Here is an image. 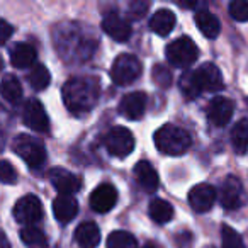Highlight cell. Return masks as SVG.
Here are the masks:
<instances>
[{"instance_id":"obj_1","label":"cell","mask_w":248,"mask_h":248,"mask_svg":"<svg viewBox=\"0 0 248 248\" xmlns=\"http://www.w3.org/2000/svg\"><path fill=\"white\" fill-rule=\"evenodd\" d=\"M62 93L65 106L80 116L92 110L99 100V80L92 77H75L63 85Z\"/></svg>"},{"instance_id":"obj_2","label":"cell","mask_w":248,"mask_h":248,"mask_svg":"<svg viewBox=\"0 0 248 248\" xmlns=\"http://www.w3.org/2000/svg\"><path fill=\"white\" fill-rule=\"evenodd\" d=\"M190 143H192V140H190L189 133L175 124H165L155 133V146L163 155H184L190 148Z\"/></svg>"},{"instance_id":"obj_3","label":"cell","mask_w":248,"mask_h":248,"mask_svg":"<svg viewBox=\"0 0 248 248\" xmlns=\"http://www.w3.org/2000/svg\"><path fill=\"white\" fill-rule=\"evenodd\" d=\"M197 56H199V48L189 36H182L167 46V58L170 65L179 68H189L192 63H196Z\"/></svg>"},{"instance_id":"obj_4","label":"cell","mask_w":248,"mask_h":248,"mask_svg":"<svg viewBox=\"0 0 248 248\" xmlns=\"http://www.w3.org/2000/svg\"><path fill=\"white\" fill-rule=\"evenodd\" d=\"M104 146L109 152V155L116 156V158H124V156L131 155L135 150V136L128 128L116 126L104 136Z\"/></svg>"},{"instance_id":"obj_5","label":"cell","mask_w":248,"mask_h":248,"mask_svg":"<svg viewBox=\"0 0 248 248\" xmlns=\"http://www.w3.org/2000/svg\"><path fill=\"white\" fill-rule=\"evenodd\" d=\"M141 75V62L135 55L123 53L112 63L110 77L117 85H129Z\"/></svg>"},{"instance_id":"obj_6","label":"cell","mask_w":248,"mask_h":248,"mask_svg":"<svg viewBox=\"0 0 248 248\" xmlns=\"http://www.w3.org/2000/svg\"><path fill=\"white\" fill-rule=\"evenodd\" d=\"M12 146H14V152L17 153L29 167H32V169H38L46 160L45 146H43V143L39 141V140L32 138V136H28V135L16 136Z\"/></svg>"},{"instance_id":"obj_7","label":"cell","mask_w":248,"mask_h":248,"mask_svg":"<svg viewBox=\"0 0 248 248\" xmlns=\"http://www.w3.org/2000/svg\"><path fill=\"white\" fill-rule=\"evenodd\" d=\"M12 213H14V217L19 224H24V228L32 226V224L39 223L43 217L41 201L36 196H32V194H28V196L21 197V199L16 202Z\"/></svg>"},{"instance_id":"obj_8","label":"cell","mask_w":248,"mask_h":248,"mask_svg":"<svg viewBox=\"0 0 248 248\" xmlns=\"http://www.w3.org/2000/svg\"><path fill=\"white\" fill-rule=\"evenodd\" d=\"M22 121L29 129L39 135L49 133V117L38 99H29L22 110Z\"/></svg>"},{"instance_id":"obj_9","label":"cell","mask_w":248,"mask_h":248,"mask_svg":"<svg viewBox=\"0 0 248 248\" xmlns=\"http://www.w3.org/2000/svg\"><path fill=\"white\" fill-rule=\"evenodd\" d=\"M192 73L201 92L202 90H206V92H219V90H223V75H221L219 68L214 63H204Z\"/></svg>"},{"instance_id":"obj_10","label":"cell","mask_w":248,"mask_h":248,"mask_svg":"<svg viewBox=\"0 0 248 248\" xmlns=\"http://www.w3.org/2000/svg\"><path fill=\"white\" fill-rule=\"evenodd\" d=\"M219 199L224 209H238L245 202V192L240 179L234 175L226 177L219 190Z\"/></svg>"},{"instance_id":"obj_11","label":"cell","mask_w":248,"mask_h":248,"mask_svg":"<svg viewBox=\"0 0 248 248\" xmlns=\"http://www.w3.org/2000/svg\"><path fill=\"white\" fill-rule=\"evenodd\" d=\"M49 182L58 190L60 196H73L82 187V180L78 175L65 169H60V167L49 170Z\"/></svg>"},{"instance_id":"obj_12","label":"cell","mask_w":248,"mask_h":248,"mask_svg":"<svg viewBox=\"0 0 248 248\" xmlns=\"http://www.w3.org/2000/svg\"><path fill=\"white\" fill-rule=\"evenodd\" d=\"M146 93L145 92H131V93H126V95L121 99L119 102V114L123 117L129 121H138L145 116V110H146Z\"/></svg>"},{"instance_id":"obj_13","label":"cell","mask_w":248,"mask_h":248,"mask_svg":"<svg viewBox=\"0 0 248 248\" xmlns=\"http://www.w3.org/2000/svg\"><path fill=\"white\" fill-rule=\"evenodd\" d=\"M117 202V190L110 184H100L90 194V207L95 213H109Z\"/></svg>"},{"instance_id":"obj_14","label":"cell","mask_w":248,"mask_h":248,"mask_svg":"<svg viewBox=\"0 0 248 248\" xmlns=\"http://www.w3.org/2000/svg\"><path fill=\"white\" fill-rule=\"evenodd\" d=\"M234 112V104L233 100L226 99V97H214L207 106V119L214 126H226L231 121Z\"/></svg>"},{"instance_id":"obj_15","label":"cell","mask_w":248,"mask_h":248,"mask_svg":"<svg viewBox=\"0 0 248 248\" xmlns=\"http://www.w3.org/2000/svg\"><path fill=\"white\" fill-rule=\"evenodd\" d=\"M216 202V190L209 184H197L189 190V204L196 213H206Z\"/></svg>"},{"instance_id":"obj_16","label":"cell","mask_w":248,"mask_h":248,"mask_svg":"<svg viewBox=\"0 0 248 248\" xmlns=\"http://www.w3.org/2000/svg\"><path fill=\"white\" fill-rule=\"evenodd\" d=\"M102 29L107 36L114 39L117 43H126L131 38V26L128 21H124L123 17L112 12V14H107L102 21Z\"/></svg>"},{"instance_id":"obj_17","label":"cell","mask_w":248,"mask_h":248,"mask_svg":"<svg viewBox=\"0 0 248 248\" xmlns=\"http://www.w3.org/2000/svg\"><path fill=\"white\" fill-rule=\"evenodd\" d=\"M53 214L56 221L68 224L78 214V202L73 196H58L53 201Z\"/></svg>"},{"instance_id":"obj_18","label":"cell","mask_w":248,"mask_h":248,"mask_svg":"<svg viewBox=\"0 0 248 248\" xmlns=\"http://www.w3.org/2000/svg\"><path fill=\"white\" fill-rule=\"evenodd\" d=\"M135 177L138 180V184L146 190V192H155L160 186V179L156 170L152 167V163L141 160V162L136 163L135 167Z\"/></svg>"},{"instance_id":"obj_19","label":"cell","mask_w":248,"mask_h":248,"mask_svg":"<svg viewBox=\"0 0 248 248\" xmlns=\"http://www.w3.org/2000/svg\"><path fill=\"white\" fill-rule=\"evenodd\" d=\"M150 28L155 34L158 36H169L175 28V14L169 9H160L152 16Z\"/></svg>"},{"instance_id":"obj_20","label":"cell","mask_w":248,"mask_h":248,"mask_svg":"<svg viewBox=\"0 0 248 248\" xmlns=\"http://www.w3.org/2000/svg\"><path fill=\"white\" fill-rule=\"evenodd\" d=\"M75 241L80 248H95L100 241V231L95 223H82L75 231Z\"/></svg>"},{"instance_id":"obj_21","label":"cell","mask_w":248,"mask_h":248,"mask_svg":"<svg viewBox=\"0 0 248 248\" xmlns=\"http://www.w3.org/2000/svg\"><path fill=\"white\" fill-rule=\"evenodd\" d=\"M196 24L199 31L202 32L206 38L216 39L221 32V22L216 19V16L211 14L209 11H199L196 14Z\"/></svg>"},{"instance_id":"obj_22","label":"cell","mask_w":248,"mask_h":248,"mask_svg":"<svg viewBox=\"0 0 248 248\" xmlns=\"http://www.w3.org/2000/svg\"><path fill=\"white\" fill-rule=\"evenodd\" d=\"M36 62V49L32 48L31 45H17L14 49H12V55H11V63L19 70H24L32 66Z\"/></svg>"},{"instance_id":"obj_23","label":"cell","mask_w":248,"mask_h":248,"mask_svg":"<svg viewBox=\"0 0 248 248\" xmlns=\"http://www.w3.org/2000/svg\"><path fill=\"white\" fill-rule=\"evenodd\" d=\"M148 213L152 216V219L158 224H165L169 223L173 217V207L170 202H167L165 199H160V197H155V199L150 202Z\"/></svg>"},{"instance_id":"obj_24","label":"cell","mask_w":248,"mask_h":248,"mask_svg":"<svg viewBox=\"0 0 248 248\" xmlns=\"http://www.w3.org/2000/svg\"><path fill=\"white\" fill-rule=\"evenodd\" d=\"M231 145L238 155H245L248 152V121L240 119L233 126L231 131Z\"/></svg>"},{"instance_id":"obj_25","label":"cell","mask_w":248,"mask_h":248,"mask_svg":"<svg viewBox=\"0 0 248 248\" xmlns=\"http://www.w3.org/2000/svg\"><path fill=\"white\" fill-rule=\"evenodd\" d=\"M0 95L7 102L17 104L22 99V85L14 75H7L0 82Z\"/></svg>"},{"instance_id":"obj_26","label":"cell","mask_w":248,"mask_h":248,"mask_svg":"<svg viewBox=\"0 0 248 248\" xmlns=\"http://www.w3.org/2000/svg\"><path fill=\"white\" fill-rule=\"evenodd\" d=\"M21 240L26 248H48V238L39 228L26 226L21 230Z\"/></svg>"},{"instance_id":"obj_27","label":"cell","mask_w":248,"mask_h":248,"mask_svg":"<svg viewBox=\"0 0 248 248\" xmlns=\"http://www.w3.org/2000/svg\"><path fill=\"white\" fill-rule=\"evenodd\" d=\"M107 248H138V240L128 231H114L107 238Z\"/></svg>"},{"instance_id":"obj_28","label":"cell","mask_w":248,"mask_h":248,"mask_svg":"<svg viewBox=\"0 0 248 248\" xmlns=\"http://www.w3.org/2000/svg\"><path fill=\"white\" fill-rule=\"evenodd\" d=\"M49 82H51V75H49L48 68L45 65H34V68L29 73V83L32 89L41 92L49 85Z\"/></svg>"},{"instance_id":"obj_29","label":"cell","mask_w":248,"mask_h":248,"mask_svg":"<svg viewBox=\"0 0 248 248\" xmlns=\"http://www.w3.org/2000/svg\"><path fill=\"white\" fill-rule=\"evenodd\" d=\"M221 238H223V248H245L243 238L240 236V233L228 224H223L221 228Z\"/></svg>"},{"instance_id":"obj_30","label":"cell","mask_w":248,"mask_h":248,"mask_svg":"<svg viewBox=\"0 0 248 248\" xmlns=\"http://www.w3.org/2000/svg\"><path fill=\"white\" fill-rule=\"evenodd\" d=\"M230 16L238 22H248V2L234 0L230 4Z\"/></svg>"},{"instance_id":"obj_31","label":"cell","mask_w":248,"mask_h":248,"mask_svg":"<svg viewBox=\"0 0 248 248\" xmlns=\"http://www.w3.org/2000/svg\"><path fill=\"white\" fill-rule=\"evenodd\" d=\"M180 87H182V92L186 93L187 97H197L199 95V87H197V83H196V78H194V73L192 72H187L186 75L180 78Z\"/></svg>"},{"instance_id":"obj_32","label":"cell","mask_w":248,"mask_h":248,"mask_svg":"<svg viewBox=\"0 0 248 248\" xmlns=\"http://www.w3.org/2000/svg\"><path fill=\"white\" fill-rule=\"evenodd\" d=\"M16 180H17V172L14 167L7 160H0V182L12 186V184H16Z\"/></svg>"},{"instance_id":"obj_33","label":"cell","mask_w":248,"mask_h":248,"mask_svg":"<svg viewBox=\"0 0 248 248\" xmlns=\"http://www.w3.org/2000/svg\"><path fill=\"white\" fill-rule=\"evenodd\" d=\"M153 78H155V82L158 83L160 87L167 89V87H170V83H172V73L163 65H156L155 70H153Z\"/></svg>"},{"instance_id":"obj_34","label":"cell","mask_w":248,"mask_h":248,"mask_svg":"<svg viewBox=\"0 0 248 248\" xmlns=\"http://www.w3.org/2000/svg\"><path fill=\"white\" fill-rule=\"evenodd\" d=\"M12 32H14L12 26L9 24V22H5V21L0 19V45H4V43L12 36Z\"/></svg>"},{"instance_id":"obj_35","label":"cell","mask_w":248,"mask_h":248,"mask_svg":"<svg viewBox=\"0 0 248 248\" xmlns=\"http://www.w3.org/2000/svg\"><path fill=\"white\" fill-rule=\"evenodd\" d=\"M146 9H148L146 2H135V4H131L133 17H143V16L146 14Z\"/></svg>"},{"instance_id":"obj_36","label":"cell","mask_w":248,"mask_h":248,"mask_svg":"<svg viewBox=\"0 0 248 248\" xmlns=\"http://www.w3.org/2000/svg\"><path fill=\"white\" fill-rule=\"evenodd\" d=\"M0 248H12L11 243H9V238L5 236V233L0 230Z\"/></svg>"},{"instance_id":"obj_37","label":"cell","mask_w":248,"mask_h":248,"mask_svg":"<svg viewBox=\"0 0 248 248\" xmlns=\"http://www.w3.org/2000/svg\"><path fill=\"white\" fill-rule=\"evenodd\" d=\"M143 248H155V247H153V245H145Z\"/></svg>"},{"instance_id":"obj_38","label":"cell","mask_w":248,"mask_h":248,"mask_svg":"<svg viewBox=\"0 0 248 248\" xmlns=\"http://www.w3.org/2000/svg\"><path fill=\"white\" fill-rule=\"evenodd\" d=\"M2 66H4V62H2V60H0V68H2Z\"/></svg>"}]
</instances>
